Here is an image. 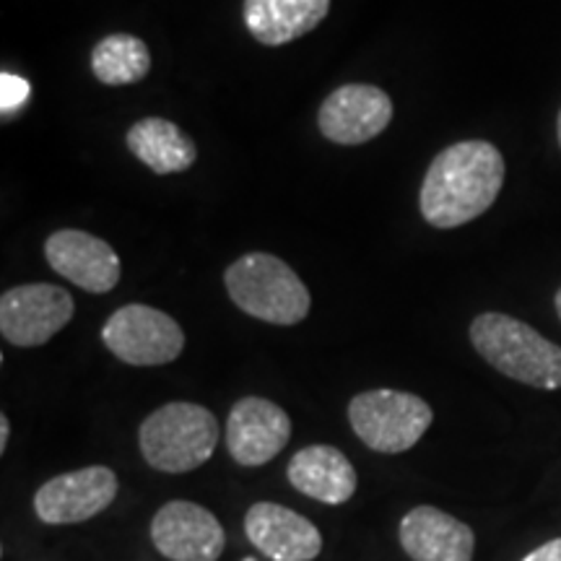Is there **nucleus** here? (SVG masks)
<instances>
[{
    "instance_id": "1",
    "label": "nucleus",
    "mask_w": 561,
    "mask_h": 561,
    "mask_svg": "<svg viewBox=\"0 0 561 561\" xmlns=\"http://www.w3.org/2000/svg\"><path fill=\"white\" fill-rule=\"evenodd\" d=\"M504 157L489 140H460L439 151L424 174L419 208L434 229H455L494 206L504 185Z\"/></svg>"
},
{
    "instance_id": "2",
    "label": "nucleus",
    "mask_w": 561,
    "mask_h": 561,
    "mask_svg": "<svg viewBox=\"0 0 561 561\" xmlns=\"http://www.w3.org/2000/svg\"><path fill=\"white\" fill-rule=\"evenodd\" d=\"M473 348L510 380L538 390L561 388V346L536 328L502 312H483L471 322Z\"/></svg>"
},
{
    "instance_id": "3",
    "label": "nucleus",
    "mask_w": 561,
    "mask_h": 561,
    "mask_svg": "<svg viewBox=\"0 0 561 561\" xmlns=\"http://www.w3.org/2000/svg\"><path fill=\"white\" fill-rule=\"evenodd\" d=\"M229 299L250 318L271 325H297L310 314V289L289 263L271 252H248L224 273Z\"/></svg>"
},
{
    "instance_id": "4",
    "label": "nucleus",
    "mask_w": 561,
    "mask_h": 561,
    "mask_svg": "<svg viewBox=\"0 0 561 561\" xmlns=\"http://www.w3.org/2000/svg\"><path fill=\"white\" fill-rule=\"evenodd\" d=\"M138 445L146 462L161 473L195 471L219 445V421L206 405L167 403L144 419Z\"/></svg>"
},
{
    "instance_id": "5",
    "label": "nucleus",
    "mask_w": 561,
    "mask_h": 561,
    "mask_svg": "<svg viewBox=\"0 0 561 561\" xmlns=\"http://www.w3.org/2000/svg\"><path fill=\"white\" fill-rule=\"evenodd\" d=\"M351 430L375 453L411 450L432 426L434 411L424 398L403 390H367L351 398Z\"/></svg>"
},
{
    "instance_id": "6",
    "label": "nucleus",
    "mask_w": 561,
    "mask_h": 561,
    "mask_svg": "<svg viewBox=\"0 0 561 561\" xmlns=\"http://www.w3.org/2000/svg\"><path fill=\"white\" fill-rule=\"evenodd\" d=\"M102 341L130 367H161L185 348L178 320L149 305H125L112 312L102 328Z\"/></svg>"
},
{
    "instance_id": "7",
    "label": "nucleus",
    "mask_w": 561,
    "mask_h": 561,
    "mask_svg": "<svg viewBox=\"0 0 561 561\" xmlns=\"http://www.w3.org/2000/svg\"><path fill=\"white\" fill-rule=\"evenodd\" d=\"M73 297L55 284H21L0 297V333L11 346H45L73 320Z\"/></svg>"
},
{
    "instance_id": "8",
    "label": "nucleus",
    "mask_w": 561,
    "mask_h": 561,
    "mask_svg": "<svg viewBox=\"0 0 561 561\" xmlns=\"http://www.w3.org/2000/svg\"><path fill=\"white\" fill-rule=\"evenodd\" d=\"M392 121L388 91L371 83H343L320 104L318 128L322 138L339 146H362L385 133Z\"/></svg>"
},
{
    "instance_id": "9",
    "label": "nucleus",
    "mask_w": 561,
    "mask_h": 561,
    "mask_svg": "<svg viewBox=\"0 0 561 561\" xmlns=\"http://www.w3.org/2000/svg\"><path fill=\"white\" fill-rule=\"evenodd\" d=\"M117 476L104 466L55 476L34 496V512L47 525H73L100 515L115 502Z\"/></svg>"
},
{
    "instance_id": "10",
    "label": "nucleus",
    "mask_w": 561,
    "mask_h": 561,
    "mask_svg": "<svg viewBox=\"0 0 561 561\" xmlns=\"http://www.w3.org/2000/svg\"><path fill=\"white\" fill-rule=\"evenodd\" d=\"M153 546L172 561H216L227 536L219 517L195 502H167L151 520Z\"/></svg>"
},
{
    "instance_id": "11",
    "label": "nucleus",
    "mask_w": 561,
    "mask_h": 561,
    "mask_svg": "<svg viewBox=\"0 0 561 561\" xmlns=\"http://www.w3.org/2000/svg\"><path fill=\"white\" fill-rule=\"evenodd\" d=\"M291 419L268 398L248 396L234 403L227 419L229 455L244 468L271 462L289 445Z\"/></svg>"
},
{
    "instance_id": "12",
    "label": "nucleus",
    "mask_w": 561,
    "mask_h": 561,
    "mask_svg": "<svg viewBox=\"0 0 561 561\" xmlns=\"http://www.w3.org/2000/svg\"><path fill=\"white\" fill-rule=\"evenodd\" d=\"M45 257L50 268L83 291L107 294L121 280V257L110 242L81 229H58L47 237Z\"/></svg>"
},
{
    "instance_id": "13",
    "label": "nucleus",
    "mask_w": 561,
    "mask_h": 561,
    "mask_svg": "<svg viewBox=\"0 0 561 561\" xmlns=\"http://www.w3.org/2000/svg\"><path fill=\"white\" fill-rule=\"evenodd\" d=\"M250 543L273 561H312L322 551V536L314 525L284 504L257 502L244 515Z\"/></svg>"
},
{
    "instance_id": "14",
    "label": "nucleus",
    "mask_w": 561,
    "mask_h": 561,
    "mask_svg": "<svg viewBox=\"0 0 561 561\" xmlns=\"http://www.w3.org/2000/svg\"><path fill=\"white\" fill-rule=\"evenodd\" d=\"M401 546L413 561H471L476 536L458 517L424 504L401 520Z\"/></svg>"
},
{
    "instance_id": "15",
    "label": "nucleus",
    "mask_w": 561,
    "mask_h": 561,
    "mask_svg": "<svg viewBox=\"0 0 561 561\" xmlns=\"http://www.w3.org/2000/svg\"><path fill=\"white\" fill-rule=\"evenodd\" d=\"M331 0H244L242 19L252 39L280 47L305 37L325 21Z\"/></svg>"
},
{
    "instance_id": "16",
    "label": "nucleus",
    "mask_w": 561,
    "mask_h": 561,
    "mask_svg": "<svg viewBox=\"0 0 561 561\" xmlns=\"http://www.w3.org/2000/svg\"><path fill=\"white\" fill-rule=\"evenodd\" d=\"M286 476L299 494L312 496L322 504L348 502L359 483L351 460L331 445H310L299 450L289 460Z\"/></svg>"
},
{
    "instance_id": "17",
    "label": "nucleus",
    "mask_w": 561,
    "mask_h": 561,
    "mask_svg": "<svg viewBox=\"0 0 561 561\" xmlns=\"http://www.w3.org/2000/svg\"><path fill=\"white\" fill-rule=\"evenodd\" d=\"M128 151L153 174H180L187 172L198 159L193 138L178 123L164 117H144L130 125L125 136Z\"/></svg>"
},
{
    "instance_id": "18",
    "label": "nucleus",
    "mask_w": 561,
    "mask_h": 561,
    "mask_svg": "<svg viewBox=\"0 0 561 561\" xmlns=\"http://www.w3.org/2000/svg\"><path fill=\"white\" fill-rule=\"evenodd\" d=\"M149 70V45L136 34H107L91 50V73L104 87H130V83L144 81Z\"/></svg>"
},
{
    "instance_id": "19",
    "label": "nucleus",
    "mask_w": 561,
    "mask_h": 561,
    "mask_svg": "<svg viewBox=\"0 0 561 561\" xmlns=\"http://www.w3.org/2000/svg\"><path fill=\"white\" fill-rule=\"evenodd\" d=\"M0 94H3V100H0V107H3V117L13 115V112H19L24 107L26 100H30L32 94V83L24 81L21 76H13V73H3V79H0Z\"/></svg>"
},
{
    "instance_id": "20",
    "label": "nucleus",
    "mask_w": 561,
    "mask_h": 561,
    "mask_svg": "<svg viewBox=\"0 0 561 561\" xmlns=\"http://www.w3.org/2000/svg\"><path fill=\"white\" fill-rule=\"evenodd\" d=\"M523 561H561V538H553V541L538 546Z\"/></svg>"
},
{
    "instance_id": "21",
    "label": "nucleus",
    "mask_w": 561,
    "mask_h": 561,
    "mask_svg": "<svg viewBox=\"0 0 561 561\" xmlns=\"http://www.w3.org/2000/svg\"><path fill=\"white\" fill-rule=\"evenodd\" d=\"M9 437H11V424H9V416H0V453H5V447H9Z\"/></svg>"
},
{
    "instance_id": "22",
    "label": "nucleus",
    "mask_w": 561,
    "mask_h": 561,
    "mask_svg": "<svg viewBox=\"0 0 561 561\" xmlns=\"http://www.w3.org/2000/svg\"><path fill=\"white\" fill-rule=\"evenodd\" d=\"M553 307H557V314H559V320H561V289L557 291V299H553Z\"/></svg>"
},
{
    "instance_id": "23",
    "label": "nucleus",
    "mask_w": 561,
    "mask_h": 561,
    "mask_svg": "<svg viewBox=\"0 0 561 561\" xmlns=\"http://www.w3.org/2000/svg\"><path fill=\"white\" fill-rule=\"evenodd\" d=\"M557 136H559V146H561V110H559V121H557Z\"/></svg>"
},
{
    "instance_id": "24",
    "label": "nucleus",
    "mask_w": 561,
    "mask_h": 561,
    "mask_svg": "<svg viewBox=\"0 0 561 561\" xmlns=\"http://www.w3.org/2000/svg\"><path fill=\"white\" fill-rule=\"evenodd\" d=\"M242 561H257V559H252V557H244Z\"/></svg>"
}]
</instances>
